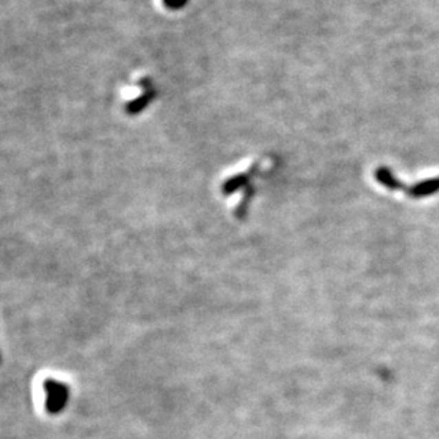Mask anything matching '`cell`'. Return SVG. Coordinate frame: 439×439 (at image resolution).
<instances>
[{
    "mask_svg": "<svg viewBox=\"0 0 439 439\" xmlns=\"http://www.w3.org/2000/svg\"><path fill=\"white\" fill-rule=\"evenodd\" d=\"M46 391V409L50 414H58L63 411L69 399V387L57 379L47 378L45 381Z\"/></svg>",
    "mask_w": 439,
    "mask_h": 439,
    "instance_id": "6da1fadb",
    "label": "cell"
},
{
    "mask_svg": "<svg viewBox=\"0 0 439 439\" xmlns=\"http://www.w3.org/2000/svg\"><path fill=\"white\" fill-rule=\"evenodd\" d=\"M436 193H439V177L425 180V182L418 183L416 186H412L408 190V194L414 198H422V197H428V195H432Z\"/></svg>",
    "mask_w": 439,
    "mask_h": 439,
    "instance_id": "7a4b0ae2",
    "label": "cell"
},
{
    "mask_svg": "<svg viewBox=\"0 0 439 439\" xmlns=\"http://www.w3.org/2000/svg\"><path fill=\"white\" fill-rule=\"evenodd\" d=\"M154 92L153 90H149V92H146L144 94H142L140 97H137L136 100H133V102H130V103H127L126 105V111L129 113V114H138V113H142L151 102L154 100Z\"/></svg>",
    "mask_w": 439,
    "mask_h": 439,
    "instance_id": "3957f363",
    "label": "cell"
},
{
    "mask_svg": "<svg viewBox=\"0 0 439 439\" xmlns=\"http://www.w3.org/2000/svg\"><path fill=\"white\" fill-rule=\"evenodd\" d=\"M376 180L379 183H383L385 187L391 189V190H398V189H403V184L398 182V180L395 178V175L385 167H381L376 170Z\"/></svg>",
    "mask_w": 439,
    "mask_h": 439,
    "instance_id": "277c9868",
    "label": "cell"
},
{
    "mask_svg": "<svg viewBox=\"0 0 439 439\" xmlns=\"http://www.w3.org/2000/svg\"><path fill=\"white\" fill-rule=\"evenodd\" d=\"M189 3V0H163V5L170 10H180Z\"/></svg>",
    "mask_w": 439,
    "mask_h": 439,
    "instance_id": "5b68a950",
    "label": "cell"
}]
</instances>
